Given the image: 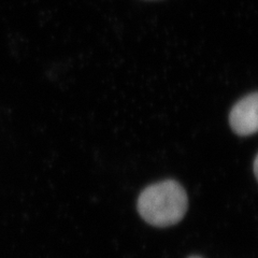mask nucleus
Listing matches in <instances>:
<instances>
[{"label":"nucleus","mask_w":258,"mask_h":258,"mask_svg":"<svg viewBox=\"0 0 258 258\" xmlns=\"http://www.w3.org/2000/svg\"><path fill=\"white\" fill-rule=\"evenodd\" d=\"M189 258H201V257H189Z\"/></svg>","instance_id":"obj_4"},{"label":"nucleus","mask_w":258,"mask_h":258,"mask_svg":"<svg viewBox=\"0 0 258 258\" xmlns=\"http://www.w3.org/2000/svg\"><path fill=\"white\" fill-rule=\"evenodd\" d=\"M258 94L246 95L232 107L229 113V124L233 133L247 137L258 129Z\"/></svg>","instance_id":"obj_2"},{"label":"nucleus","mask_w":258,"mask_h":258,"mask_svg":"<svg viewBox=\"0 0 258 258\" xmlns=\"http://www.w3.org/2000/svg\"><path fill=\"white\" fill-rule=\"evenodd\" d=\"M253 167H254V174H255V176L257 177V175H258V156H256L255 157V159H254V165H253Z\"/></svg>","instance_id":"obj_3"},{"label":"nucleus","mask_w":258,"mask_h":258,"mask_svg":"<svg viewBox=\"0 0 258 258\" xmlns=\"http://www.w3.org/2000/svg\"><path fill=\"white\" fill-rule=\"evenodd\" d=\"M188 200L182 185L174 180L152 184L138 199V211L145 222L156 227L179 223L186 213Z\"/></svg>","instance_id":"obj_1"}]
</instances>
